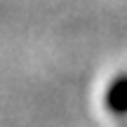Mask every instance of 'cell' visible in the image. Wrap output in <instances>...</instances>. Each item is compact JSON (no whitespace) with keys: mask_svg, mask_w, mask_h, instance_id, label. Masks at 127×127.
Segmentation results:
<instances>
[{"mask_svg":"<svg viewBox=\"0 0 127 127\" xmlns=\"http://www.w3.org/2000/svg\"><path fill=\"white\" fill-rule=\"evenodd\" d=\"M106 108L113 115H127V73H120L111 80L106 90Z\"/></svg>","mask_w":127,"mask_h":127,"instance_id":"1","label":"cell"}]
</instances>
